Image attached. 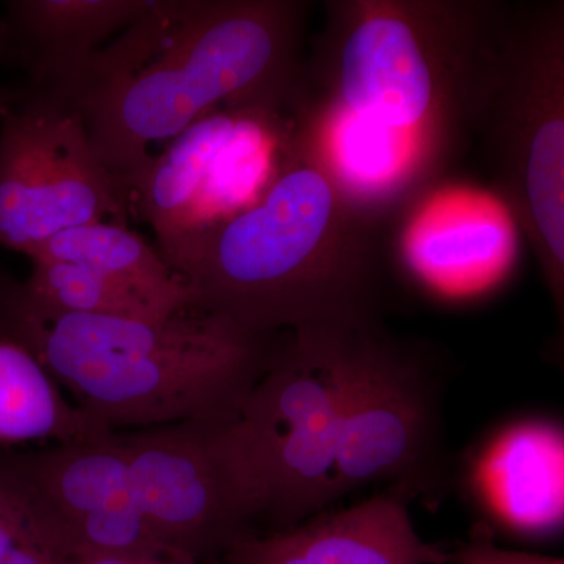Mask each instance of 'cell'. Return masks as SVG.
<instances>
[{"instance_id":"7c38bea8","label":"cell","mask_w":564,"mask_h":564,"mask_svg":"<svg viewBox=\"0 0 564 564\" xmlns=\"http://www.w3.org/2000/svg\"><path fill=\"white\" fill-rule=\"evenodd\" d=\"M443 545L417 533L408 499L389 491L302 524L243 538L220 564H448Z\"/></svg>"},{"instance_id":"5b68a950","label":"cell","mask_w":564,"mask_h":564,"mask_svg":"<svg viewBox=\"0 0 564 564\" xmlns=\"http://www.w3.org/2000/svg\"><path fill=\"white\" fill-rule=\"evenodd\" d=\"M494 196L525 237L564 321V2L508 6L478 132Z\"/></svg>"},{"instance_id":"9c48e42d","label":"cell","mask_w":564,"mask_h":564,"mask_svg":"<svg viewBox=\"0 0 564 564\" xmlns=\"http://www.w3.org/2000/svg\"><path fill=\"white\" fill-rule=\"evenodd\" d=\"M445 473L436 377L421 350L375 334L356 378L334 463V500L375 484L432 494Z\"/></svg>"},{"instance_id":"52a82bcc","label":"cell","mask_w":564,"mask_h":564,"mask_svg":"<svg viewBox=\"0 0 564 564\" xmlns=\"http://www.w3.org/2000/svg\"><path fill=\"white\" fill-rule=\"evenodd\" d=\"M131 209L68 96L24 79L0 85V248L29 256L76 226H128Z\"/></svg>"},{"instance_id":"4fadbf2b","label":"cell","mask_w":564,"mask_h":564,"mask_svg":"<svg viewBox=\"0 0 564 564\" xmlns=\"http://www.w3.org/2000/svg\"><path fill=\"white\" fill-rule=\"evenodd\" d=\"M563 430L547 419L503 425L467 463L466 481L485 524L521 538L563 527Z\"/></svg>"},{"instance_id":"6da1fadb","label":"cell","mask_w":564,"mask_h":564,"mask_svg":"<svg viewBox=\"0 0 564 564\" xmlns=\"http://www.w3.org/2000/svg\"><path fill=\"white\" fill-rule=\"evenodd\" d=\"M311 11L304 0L155 2L65 95L79 107L99 161L131 196L151 144L209 111L295 107Z\"/></svg>"},{"instance_id":"d6986e66","label":"cell","mask_w":564,"mask_h":564,"mask_svg":"<svg viewBox=\"0 0 564 564\" xmlns=\"http://www.w3.org/2000/svg\"><path fill=\"white\" fill-rule=\"evenodd\" d=\"M44 551L24 511L10 489L0 481V564H58Z\"/></svg>"},{"instance_id":"8fae6325","label":"cell","mask_w":564,"mask_h":564,"mask_svg":"<svg viewBox=\"0 0 564 564\" xmlns=\"http://www.w3.org/2000/svg\"><path fill=\"white\" fill-rule=\"evenodd\" d=\"M0 481L20 503L44 551L57 560L70 530L87 516L135 505L118 432L0 454Z\"/></svg>"},{"instance_id":"9a60e30c","label":"cell","mask_w":564,"mask_h":564,"mask_svg":"<svg viewBox=\"0 0 564 564\" xmlns=\"http://www.w3.org/2000/svg\"><path fill=\"white\" fill-rule=\"evenodd\" d=\"M242 107H220L204 115L170 140L152 158L132 185V207L150 223L159 251L181 239L191 228L193 210L212 166L232 135Z\"/></svg>"},{"instance_id":"44dd1931","label":"cell","mask_w":564,"mask_h":564,"mask_svg":"<svg viewBox=\"0 0 564 564\" xmlns=\"http://www.w3.org/2000/svg\"><path fill=\"white\" fill-rule=\"evenodd\" d=\"M58 564H202L170 555H111L95 558L61 560Z\"/></svg>"},{"instance_id":"8992f818","label":"cell","mask_w":564,"mask_h":564,"mask_svg":"<svg viewBox=\"0 0 564 564\" xmlns=\"http://www.w3.org/2000/svg\"><path fill=\"white\" fill-rule=\"evenodd\" d=\"M381 323L288 333L254 386L232 436L261 500L265 533L336 502L334 463L356 378Z\"/></svg>"},{"instance_id":"ac0fdd59","label":"cell","mask_w":564,"mask_h":564,"mask_svg":"<svg viewBox=\"0 0 564 564\" xmlns=\"http://www.w3.org/2000/svg\"><path fill=\"white\" fill-rule=\"evenodd\" d=\"M24 281L33 299L62 313L162 321L176 313L106 274L76 263L33 259ZM180 314V313H177Z\"/></svg>"},{"instance_id":"277c9868","label":"cell","mask_w":564,"mask_h":564,"mask_svg":"<svg viewBox=\"0 0 564 564\" xmlns=\"http://www.w3.org/2000/svg\"><path fill=\"white\" fill-rule=\"evenodd\" d=\"M510 3L333 0L304 74L313 101L402 144L432 185L478 132Z\"/></svg>"},{"instance_id":"7a4b0ae2","label":"cell","mask_w":564,"mask_h":564,"mask_svg":"<svg viewBox=\"0 0 564 564\" xmlns=\"http://www.w3.org/2000/svg\"><path fill=\"white\" fill-rule=\"evenodd\" d=\"M373 226L332 174L288 144L258 202L159 252L187 284L192 310L247 332L358 328L381 323Z\"/></svg>"},{"instance_id":"e0dca14e","label":"cell","mask_w":564,"mask_h":564,"mask_svg":"<svg viewBox=\"0 0 564 564\" xmlns=\"http://www.w3.org/2000/svg\"><path fill=\"white\" fill-rule=\"evenodd\" d=\"M99 434L106 432L66 399L31 352L0 339V445L68 443Z\"/></svg>"},{"instance_id":"30bf717a","label":"cell","mask_w":564,"mask_h":564,"mask_svg":"<svg viewBox=\"0 0 564 564\" xmlns=\"http://www.w3.org/2000/svg\"><path fill=\"white\" fill-rule=\"evenodd\" d=\"M519 229L492 195L430 191L404 223V267L430 291L470 296L503 281L518 256Z\"/></svg>"},{"instance_id":"3957f363","label":"cell","mask_w":564,"mask_h":564,"mask_svg":"<svg viewBox=\"0 0 564 564\" xmlns=\"http://www.w3.org/2000/svg\"><path fill=\"white\" fill-rule=\"evenodd\" d=\"M284 337L196 310L162 321L62 313L0 270V339L31 352L106 433L236 422Z\"/></svg>"},{"instance_id":"2e32d148","label":"cell","mask_w":564,"mask_h":564,"mask_svg":"<svg viewBox=\"0 0 564 564\" xmlns=\"http://www.w3.org/2000/svg\"><path fill=\"white\" fill-rule=\"evenodd\" d=\"M87 267L154 300L172 313L192 310V295L181 274L161 252L128 226L88 223L55 234L28 256Z\"/></svg>"},{"instance_id":"5bb4252c","label":"cell","mask_w":564,"mask_h":564,"mask_svg":"<svg viewBox=\"0 0 564 564\" xmlns=\"http://www.w3.org/2000/svg\"><path fill=\"white\" fill-rule=\"evenodd\" d=\"M147 0H14L0 14V63L21 79L62 88L154 7Z\"/></svg>"},{"instance_id":"ffe728a7","label":"cell","mask_w":564,"mask_h":564,"mask_svg":"<svg viewBox=\"0 0 564 564\" xmlns=\"http://www.w3.org/2000/svg\"><path fill=\"white\" fill-rule=\"evenodd\" d=\"M448 564H564L560 556L511 551L496 543L494 530L485 522L474 527L469 538L448 551Z\"/></svg>"},{"instance_id":"ba28073f","label":"cell","mask_w":564,"mask_h":564,"mask_svg":"<svg viewBox=\"0 0 564 564\" xmlns=\"http://www.w3.org/2000/svg\"><path fill=\"white\" fill-rule=\"evenodd\" d=\"M135 507L170 555L206 564L259 533L261 500L232 423L118 432Z\"/></svg>"}]
</instances>
